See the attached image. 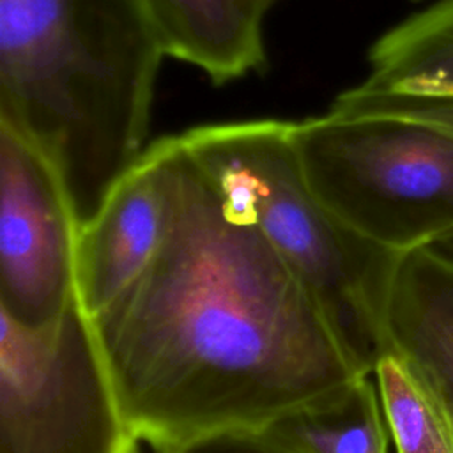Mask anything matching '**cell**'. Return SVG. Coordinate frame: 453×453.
<instances>
[{"mask_svg":"<svg viewBox=\"0 0 453 453\" xmlns=\"http://www.w3.org/2000/svg\"><path fill=\"white\" fill-rule=\"evenodd\" d=\"M177 138L166 235L92 319L122 412L157 453L258 430L365 375L310 290Z\"/></svg>","mask_w":453,"mask_h":453,"instance_id":"6da1fadb","label":"cell"},{"mask_svg":"<svg viewBox=\"0 0 453 453\" xmlns=\"http://www.w3.org/2000/svg\"><path fill=\"white\" fill-rule=\"evenodd\" d=\"M165 58L142 0H0V126L51 161L80 225L149 147Z\"/></svg>","mask_w":453,"mask_h":453,"instance_id":"7a4b0ae2","label":"cell"},{"mask_svg":"<svg viewBox=\"0 0 453 453\" xmlns=\"http://www.w3.org/2000/svg\"><path fill=\"white\" fill-rule=\"evenodd\" d=\"M180 138L225 203L310 290L359 372L372 375L388 352L382 310L400 253L366 241L317 198L294 149L292 120L202 124Z\"/></svg>","mask_w":453,"mask_h":453,"instance_id":"3957f363","label":"cell"},{"mask_svg":"<svg viewBox=\"0 0 453 453\" xmlns=\"http://www.w3.org/2000/svg\"><path fill=\"white\" fill-rule=\"evenodd\" d=\"M317 198L350 230L405 253L453 237V129L326 111L292 122Z\"/></svg>","mask_w":453,"mask_h":453,"instance_id":"277c9868","label":"cell"},{"mask_svg":"<svg viewBox=\"0 0 453 453\" xmlns=\"http://www.w3.org/2000/svg\"><path fill=\"white\" fill-rule=\"evenodd\" d=\"M138 442L78 301L41 329L0 313V453H136Z\"/></svg>","mask_w":453,"mask_h":453,"instance_id":"5b68a950","label":"cell"},{"mask_svg":"<svg viewBox=\"0 0 453 453\" xmlns=\"http://www.w3.org/2000/svg\"><path fill=\"white\" fill-rule=\"evenodd\" d=\"M80 219L51 161L0 126V313L21 327L57 322L76 301Z\"/></svg>","mask_w":453,"mask_h":453,"instance_id":"8992f818","label":"cell"},{"mask_svg":"<svg viewBox=\"0 0 453 453\" xmlns=\"http://www.w3.org/2000/svg\"><path fill=\"white\" fill-rule=\"evenodd\" d=\"M177 134L150 142L97 212L80 226L76 301L92 320L147 267L159 250L175 203Z\"/></svg>","mask_w":453,"mask_h":453,"instance_id":"52a82bcc","label":"cell"},{"mask_svg":"<svg viewBox=\"0 0 453 453\" xmlns=\"http://www.w3.org/2000/svg\"><path fill=\"white\" fill-rule=\"evenodd\" d=\"M382 329L388 352L405 361L453 423V262L432 248L400 253Z\"/></svg>","mask_w":453,"mask_h":453,"instance_id":"ba28073f","label":"cell"},{"mask_svg":"<svg viewBox=\"0 0 453 453\" xmlns=\"http://www.w3.org/2000/svg\"><path fill=\"white\" fill-rule=\"evenodd\" d=\"M285 0H142L165 53L223 87L267 69L265 27Z\"/></svg>","mask_w":453,"mask_h":453,"instance_id":"9c48e42d","label":"cell"},{"mask_svg":"<svg viewBox=\"0 0 453 453\" xmlns=\"http://www.w3.org/2000/svg\"><path fill=\"white\" fill-rule=\"evenodd\" d=\"M368 92H453V0H439L402 19L368 48Z\"/></svg>","mask_w":453,"mask_h":453,"instance_id":"30bf717a","label":"cell"},{"mask_svg":"<svg viewBox=\"0 0 453 453\" xmlns=\"http://www.w3.org/2000/svg\"><path fill=\"white\" fill-rule=\"evenodd\" d=\"M368 377L281 414L258 432L294 453H388L389 430L379 391Z\"/></svg>","mask_w":453,"mask_h":453,"instance_id":"8fae6325","label":"cell"},{"mask_svg":"<svg viewBox=\"0 0 453 453\" xmlns=\"http://www.w3.org/2000/svg\"><path fill=\"white\" fill-rule=\"evenodd\" d=\"M372 375L396 453H453V423L403 359L386 352Z\"/></svg>","mask_w":453,"mask_h":453,"instance_id":"7c38bea8","label":"cell"},{"mask_svg":"<svg viewBox=\"0 0 453 453\" xmlns=\"http://www.w3.org/2000/svg\"><path fill=\"white\" fill-rule=\"evenodd\" d=\"M327 111L340 115H389L439 124L453 129V92L407 94L368 92L356 85L342 90Z\"/></svg>","mask_w":453,"mask_h":453,"instance_id":"4fadbf2b","label":"cell"},{"mask_svg":"<svg viewBox=\"0 0 453 453\" xmlns=\"http://www.w3.org/2000/svg\"><path fill=\"white\" fill-rule=\"evenodd\" d=\"M166 453H294L258 430H221L195 437Z\"/></svg>","mask_w":453,"mask_h":453,"instance_id":"5bb4252c","label":"cell"},{"mask_svg":"<svg viewBox=\"0 0 453 453\" xmlns=\"http://www.w3.org/2000/svg\"><path fill=\"white\" fill-rule=\"evenodd\" d=\"M428 248H432L434 251H437L439 255H442L444 258H448V260L453 262V237H448V239H444V241H439V242H435V244H432V246H428Z\"/></svg>","mask_w":453,"mask_h":453,"instance_id":"9a60e30c","label":"cell"}]
</instances>
